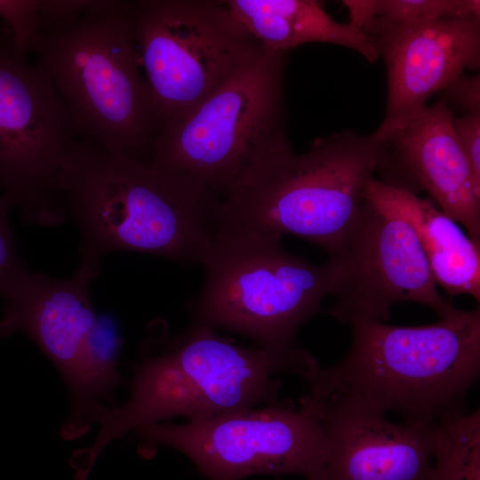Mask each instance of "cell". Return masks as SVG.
Masks as SVG:
<instances>
[{"instance_id":"1","label":"cell","mask_w":480,"mask_h":480,"mask_svg":"<svg viewBox=\"0 0 480 480\" xmlns=\"http://www.w3.org/2000/svg\"><path fill=\"white\" fill-rule=\"evenodd\" d=\"M347 355L324 368L297 348L291 371L307 395L346 403L405 425L430 430L467 413L466 396L480 372V308L456 309L434 324L398 326L380 321L349 323Z\"/></svg>"},{"instance_id":"2","label":"cell","mask_w":480,"mask_h":480,"mask_svg":"<svg viewBox=\"0 0 480 480\" xmlns=\"http://www.w3.org/2000/svg\"><path fill=\"white\" fill-rule=\"evenodd\" d=\"M56 191L80 233V262L100 268L107 254L132 251L180 263L212 252L219 200L188 177L79 139L56 178Z\"/></svg>"},{"instance_id":"3","label":"cell","mask_w":480,"mask_h":480,"mask_svg":"<svg viewBox=\"0 0 480 480\" xmlns=\"http://www.w3.org/2000/svg\"><path fill=\"white\" fill-rule=\"evenodd\" d=\"M294 348H246L195 321L172 338L161 354L147 356L136 367L124 405L95 407L91 421L100 424L99 435L90 448L74 452L71 466L88 476L107 444L162 420L184 416L200 420L278 403L276 374L290 369Z\"/></svg>"},{"instance_id":"4","label":"cell","mask_w":480,"mask_h":480,"mask_svg":"<svg viewBox=\"0 0 480 480\" xmlns=\"http://www.w3.org/2000/svg\"><path fill=\"white\" fill-rule=\"evenodd\" d=\"M385 144L372 134L343 131L288 152L214 210V240L292 235L339 258L367 188L380 171Z\"/></svg>"},{"instance_id":"5","label":"cell","mask_w":480,"mask_h":480,"mask_svg":"<svg viewBox=\"0 0 480 480\" xmlns=\"http://www.w3.org/2000/svg\"><path fill=\"white\" fill-rule=\"evenodd\" d=\"M33 52L82 139L148 161L159 124L129 2L90 1L77 20L43 31Z\"/></svg>"},{"instance_id":"6","label":"cell","mask_w":480,"mask_h":480,"mask_svg":"<svg viewBox=\"0 0 480 480\" xmlns=\"http://www.w3.org/2000/svg\"><path fill=\"white\" fill-rule=\"evenodd\" d=\"M286 53L263 49L192 112L162 126L148 162L219 200L292 151L285 132Z\"/></svg>"},{"instance_id":"7","label":"cell","mask_w":480,"mask_h":480,"mask_svg":"<svg viewBox=\"0 0 480 480\" xmlns=\"http://www.w3.org/2000/svg\"><path fill=\"white\" fill-rule=\"evenodd\" d=\"M276 236L215 240L203 263L204 280L190 308L195 321L288 352L299 328L333 294L340 262L322 265L286 252Z\"/></svg>"},{"instance_id":"8","label":"cell","mask_w":480,"mask_h":480,"mask_svg":"<svg viewBox=\"0 0 480 480\" xmlns=\"http://www.w3.org/2000/svg\"><path fill=\"white\" fill-rule=\"evenodd\" d=\"M129 15L159 129L188 116L263 49L225 1H133Z\"/></svg>"},{"instance_id":"9","label":"cell","mask_w":480,"mask_h":480,"mask_svg":"<svg viewBox=\"0 0 480 480\" xmlns=\"http://www.w3.org/2000/svg\"><path fill=\"white\" fill-rule=\"evenodd\" d=\"M76 124L52 82L0 26V193L27 223L60 225L67 214L57 175L74 144Z\"/></svg>"},{"instance_id":"10","label":"cell","mask_w":480,"mask_h":480,"mask_svg":"<svg viewBox=\"0 0 480 480\" xmlns=\"http://www.w3.org/2000/svg\"><path fill=\"white\" fill-rule=\"evenodd\" d=\"M148 458L162 444L185 454L208 480L297 475L324 480L326 444L316 417L285 404L248 408L180 425L134 430Z\"/></svg>"},{"instance_id":"11","label":"cell","mask_w":480,"mask_h":480,"mask_svg":"<svg viewBox=\"0 0 480 480\" xmlns=\"http://www.w3.org/2000/svg\"><path fill=\"white\" fill-rule=\"evenodd\" d=\"M335 259L340 273L331 314L340 322H385L392 307L403 301L427 306L439 317L457 309L438 292L412 223L367 198Z\"/></svg>"},{"instance_id":"12","label":"cell","mask_w":480,"mask_h":480,"mask_svg":"<svg viewBox=\"0 0 480 480\" xmlns=\"http://www.w3.org/2000/svg\"><path fill=\"white\" fill-rule=\"evenodd\" d=\"M98 273V268L80 262L67 279L27 269L0 293L5 302L0 337L15 332L28 335L68 384L73 408L61 430L72 438L84 435L91 427L84 348L96 317L90 283Z\"/></svg>"},{"instance_id":"13","label":"cell","mask_w":480,"mask_h":480,"mask_svg":"<svg viewBox=\"0 0 480 480\" xmlns=\"http://www.w3.org/2000/svg\"><path fill=\"white\" fill-rule=\"evenodd\" d=\"M387 68L386 113L372 133L383 141L427 106L466 68L480 67V17L409 23L376 20L366 34Z\"/></svg>"},{"instance_id":"14","label":"cell","mask_w":480,"mask_h":480,"mask_svg":"<svg viewBox=\"0 0 480 480\" xmlns=\"http://www.w3.org/2000/svg\"><path fill=\"white\" fill-rule=\"evenodd\" d=\"M452 117L442 97L385 139L381 181L401 188L405 180L403 188L428 192L480 245V186L454 132Z\"/></svg>"},{"instance_id":"15","label":"cell","mask_w":480,"mask_h":480,"mask_svg":"<svg viewBox=\"0 0 480 480\" xmlns=\"http://www.w3.org/2000/svg\"><path fill=\"white\" fill-rule=\"evenodd\" d=\"M326 444L324 480H428L429 430L393 423L364 408L306 395Z\"/></svg>"},{"instance_id":"16","label":"cell","mask_w":480,"mask_h":480,"mask_svg":"<svg viewBox=\"0 0 480 480\" xmlns=\"http://www.w3.org/2000/svg\"><path fill=\"white\" fill-rule=\"evenodd\" d=\"M366 198L408 220L416 230L436 285L450 296L480 301V245L456 221L408 189L372 179Z\"/></svg>"},{"instance_id":"17","label":"cell","mask_w":480,"mask_h":480,"mask_svg":"<svg viewBox=\"0 0 480 480\" xmlns=\"http://www.w3.org/2000/svg\"><path fill=\"white\" fill-rule=\"evenodd\" d=\"M245 30L264 48L288 52L307 43L352 49L369 63L380 57L373 41L348 23H340L315 0H227Z\"/></svg>"},{"instance_id":"18","label":"cell","mask_w":480,"mask_h":480,"mask_svg":"<svg viewBox=\"0 0 480 480\" xmlns=\"http://www.w3.org/2000/svg\"><path fill=\"white\" fill-rule=\"evenodd\" d=\"M428 480H480V412L446 419L429 430Z\"/></svg>"},{"instance_id":"19","label":"cell","mask_w":480,"mask_h":480,"mask_svg":"<svg viewBox=\"0 0 480 480\" xmlns=\"http://www.w3.org/2000/svg\"><path fill=\"white\" fill-rule=\"evenodd\" d=\"M121 343L114 320L96 315L84 348L87 400L92 412L100 404V400L111 398L110 393L123 380L116 371Z\"/></svg>"},{"instance_id":"20","label":"cell","mask_w":480,"mask_h":480,"mask_svg":"<svg viewBox=\"0 0 480 480\" xmlns=\"http://www.w3.org/2000/svg\"><path fill=\"white\" fill-rule=\"evenodd\" d=\"M376 20L384 23L428 21L443 17H480L479 0H376Z\"/></svg>"},{"instance_id":"21","label":"cell","mask_w":480,"mask_h":480,"mask_svg":"<svg viewBox=\"0 0 480 480\" xmlns=\"http://www.w3.org/2000/svg\"><path fill=\"white\" fill-rule=\"evenodd\" d=\"M40 0H0V18L16 46L33 51L40 36Z\"/></svg>"},{"instance_id":"22","label":"cell","mask_w":480,"mask_h":480,"mask_svg":"<svg viewBox=\"0 0 480 480\" xmlns=\"http://www.w3.org/2000/svg\"><path fill=\"white\" fill-rule=\"evenodd\" d=\"M12 208L10 199L0 193V293L28 269L18 254L9 224Z\"/></svg>"},{"instance_id":"23","label":"cell","mask_w":480,"mask_h":480,"mask_svg":"<svg viewBox=\"0 0 480 480\" xmlns=\"http://www.w3.org/2000/svg\"><path fill=\"white\" fill-rule=\"evenodd\" d=\"M452 127L480 186V113L453 116Z\"/></svg>"},{"instance_id":"24","label":"cell","mask_w":480,"mask_h":480,"mask_svg":"<svg viewBox=\"0 0 480 480\" xmlns=\"http://www.w3.org/2000/svg\"><path fill=\"white\" fill-rule=\"evenodd\" d=\"M442 92L445 100L453 103L466 114L480 113V75L461 74Z\"/></svg>"},{"instance_id":"25","label":"cell","mask_w":480,"mask_h":480,"mask_svg":"<svg viewBox=\"0 0 480 480\" xmlns=\"http://www.w3.org/2000/svg\"><path fill=\"white\" fill-rule=\"evenodd\" d=\"M89 2L84 0H40V35L46 29L77 20Z\"/></svg>"},{"instance_id":"26","label":"cell","mask_w":480,"mask_h":480,"mask_svg":"<svg viewBox=\"0 0 480 480\" xmlns=\"http://www.w3.org/2000/svg\"><path fill=\"white\" fill-rule=\"evenodd\" d=\"M341 3L348 11V24L366 35L377 19L376 0H343Z\"/></svg>"}]
</instances>
